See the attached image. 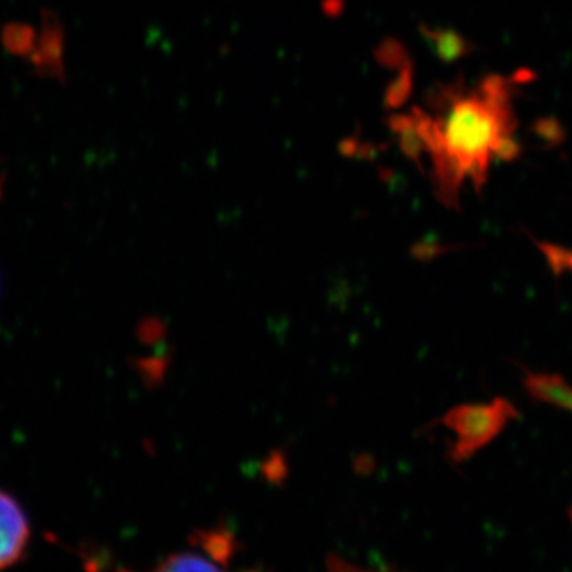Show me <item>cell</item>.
<instances>
[{"mask_svg":"<svg viewBox=\"0 0 572 572\" xmlns=\"http://www.w3.org/2000/svg\"><path fill=\"white\" fill-rule=\"evenodd\" d=\"M428 102L441 110L439 118L418 107L412 109V116L425 155L433 163L437 198L447 207H458L464 183L482 190L499 143L514 136L517 121L511 109V86L506 78L490 75L471 93L461 82L434 89Z\"/></svg>","mask_w":572,"mask_h":572,"instance_id":"cell-1","label":"cell"},{"mask_svg":"<svg viewBox=\"0 0 572 572\" xmlns=\"http://www.w3.org/2000/svg\"><path fill=\"white\" fill-rule=\"evenodd\" d=\"M517 415L511 402L503 398L485 404H464L449 410L442 423L455 436L450 457L457 463L468 460L496 439Z\"/></svg>","mask_w":572,"mask_h":572,"instance_id":"cell-2","label":"cell"},{"mask_svg":"<svg viewBox=\"0 0 572 572\" xmlns=\"http://www.w3.org/2000/svg\"><path fill=\"white\" fill-rule=\"evenodd\" d=\"M29 541V523L20 504L0 491V569L23 557Z\"/></svg>","mask_w":572,"mask_h":572,"instance_id":"cell-3","label":"cell"},{"mask_svg":"<svg viewBox=\"0 0 572 572\" xmlns=\"http://www.w3.org/2000/svg\"><path fill=\"white\" fill-rule=\"evenodd\" d=\"M420 32L433 50L434 55L445 64L460 61L464 56L471 55L474 51L472 43L455 29L429 28L426 24H422Z\"/></svg>","mask_w":572,"mask_h":572,"instance_id":"cell-4","label":"cell"},{"mask_svg":"<svg viewBox=\"0 0 572 572\" xmlns=\"http://www.w3.org/2000/svg\"><path fill=\"white\" fill-rule=\"evenodd\" d=\"M388 128L395 132L398 136L399 147L407 158L412 159L414 163L422 164L425 148H423L422 139L418 134L417 126H415L414 116L410 115H391L387 120Z\"/></svg>","mask_w":572,"mask_h":572,"instance_id":"cell-5","label":"cell"},{"mask_svg":"<svg viewBox=\"0 0 572 572\" xmlns=\"http://www.w3.org/2000/svg\"><path fill=\"white\" fill-rule=\"evenodd\" d=\"M412 91H414V64L412 61H407L398 70L395 80L385 89V94H383L385 109H399L409 101Z\"/></svg>","mask_w":572,"mask_h":572,"instance_id":"cell-6","label":"cell"},{"mask_svg":"<svg viewBox=\"0 0 572 572\" xmlns=\"http://www.w3.org/2000/svg\"><path fill=\"white\" fill-rule=\"evenodd\" d=\"M156 572H221V569L198 553L183 552L167 558Z\"/></svg>","mask_w":572,"mask_h":572,"instance_id":"cell-7","label":"cell"},{"mask_svg":"<svg viewBox=\"0 0 572 572\" xmlns=\"http://www.w3.org/2000/svg\"><path fill=\"white\" fill-rule=\"evenodd\" d=\"M375 59L385 69H401L409 59L406 47L396 39H383L374 50Z\"/></svg>","mask_w":572,"mask_h":572,"instance_id":"cell-8","label":"cell"},{"mask_svg":"<svg viewBox=\"0 0 572 572\" xmlns=\"http://www.w3.org/2000/svg\"><path fill=\"white\" fill-rule=\"evenodd\" d=\"M204 547L212 555L213 560L223 561L231 555L232 544L229 534H205Z\"/></svg>","mask_w":572,"mask_h":572,"instance_id":"cell-9","label":"cell"},{"mask_svg":"<svg viewBox=\"0 0 572 572\" xmlns=\"http://www.w3.org/2000/svg\"><path fill=\"white\" fill-rule=\"evenodd\" d=\"M534 132L547 142L558 143L565 139V129L555 118H541L533 126Z\"/></svg>","mask_w":572,"mask_h":572,"instance_id":"cell-10","label":"cell"},{"mask_svg":"<svg viewBox=\"0 0 572 572\" xmlns=\"http://www.w3.org/2000/svg\"><path fill=\"white\" fill-rule=\"evenodd\" d=\"M342 10V0H331L329 8L326 10L328 13H339Z\"/></svg>","mask_w":572,"mask_h":572,"instance_id":"cell-11","label":"cell"},{"mask_svg":"<svg viewBox=\"0 0 572 572\" xmlns=\"http://www.w3.org/2000/svg\"><path fill=\"white\" fill-rule=\"evenodd\" d=\"M572 515V514H571Z\"/></svg>","mask_w":572,"mask_h":572,"instance_id":"cell-12","label":"cell"}]
</instances>
